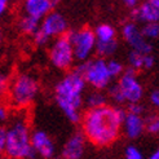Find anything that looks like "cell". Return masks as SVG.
I'll use <instances>...</instances> for the list:
<instances>
[{
	"label": "cell",
	"instance_id": "cell-1",
	"mask_svg": "<svg viewBox=\"0 0 159 159\" xmlns=\"http://www.w3.org/2000/svg\"><path fill=\"white\" fill-rule=\"evenodd\" d=\"M125 111L105 105L89 109L83 116V136L96 146H109L119 137Z\"/></svg>",
	"mask_w": 159,
	"mask_h": 159
},
{
	"label": "cell",
	"instance_id": "cell-2",
	"mask_svg": "<svg viewBox=\"0 0 159 159\" xmlns=\"http://www.w3.org/2000/svg\"><path fill=\"white\" fill-rule=\"evenodd\" d=\"M85 82L78 70L69 73L56 85V101L70 122L78 123L82 119L80 109L83 105V92Z\"/></svg>",
	"mask_w": 159,
	"mask_h": 159
},
{
	"label": "cell",
	"instance_id": "cell-3",
	"mask_svg": "<svg viewBox=\"0 0 159 159\" xmlns=\"http://www.w3.org/2000/svg\"><path fill=\"white\" fill-rule=\"evenodd\" d=\"M31 133L25 118L18 116L7 128V141L3 153L11 159H36V154L31 148Z\"/></svg>",
	"mask_w": 159,
	"mask_h": 159
},
{
	"label": "cell",
	"instance_id": "cell-4",
	"mask_svg": "<svg viewBox=\"0 0 159 159\" xmlns=\"http://www.w3.org/2000/svg\"><path fill=\"white\" fill-rule=\"evenodd\" d=\"M9 100L16 107L29 106L39 92V83L31 74H21L8 87Z\"/></svg>",
	"mask_w": 159,
	"mask_h": 159
},
{
	"label": "cell",
	"instance_id": "cell-5",
	"mask_svg": "<svg viewBox=\"0 0 159 159\" xmlns=\"http://www.w3.org/2000/svg\"><path fill=\"white\" fill-rule=\"evenodd\" d=\"M76 70L83 75L85 84L88 83L96 91L107 88L113 79L109 74L106 60L101 57L89 60L88 62L80 65Z\"/></svg>",
	"mask_w": 159,
	"mask_h": 159
},
{
	"label": "cell",
	"instance_id": "cell-6",
	"mask_svg": "<svg viewBox=\"0 0 159 159\" xmlns=\"http://www.w3.org/2000/svg\"><path fill=\"white\" fill-rule=\"evenodd\" d=\"M73 47L74 57L79 61H85L91 57V54L96 47V38L91 29H80L76 31H70L65 34Z\"/></svg>",
	"mask_w": 159,
	"mask_h": 159
},
{
	"label": "cell",
	"instance_id": "cell-7",
	"mask_svg": "<svg viewBox=\"0 0 159 159\" xmlns=\"http://www.w3.org/2000/svg\"><path fill=\"white\" fill-rule=\"evenodd\" d=\"M116 85L122 93L124 102L137 104V102L141 101L142 96H144V88H142L140 80L137 79L136 73L132 69L124 71L120 75V79H119Z\"/></svg>",
	"mask_w": 159,
	"mask_h": 159
},
{
	"label": "cell",
	"instance_id": "cell-8",
	"mask_svg": "<svg viewBox=\"0 0 159 159\" xmlns=\"http://www.w3.org/2000/svg\"><path fill=\"white\" fill-rule=\"evenodd\" d=\"M49 60L53 66L61 70L69 69L73 65L75 57H74L73 47H71L66 35L57 38V40L52 44L49 51Z\"/></svg>",
	"mask_w": 159,
	"mask_h": 159
},
{
	"label": "cell",
	"instance_id": "cell-9",
	"mask_svg": "<svg viewBox=\"0 0 159 159\" xmlns=\"http://www.w3.org/2000/svg\"><path fill=\"white\" fill-rule=\"evenodd\" d=\"M122 35L124 38V40L132 47V51L140 52L142 54H152L153 47L142 36L141 30L139 29L136 23L133 22L125 23L122 29Z\"/></svg>",
	"mask_w": 159,
	"mask_h": 159
},
{
	"label": "cell",
	"instance_id": "cell-10",
	"mask_svg": "<svg viewBox=\"0 0 159 159\" xmlns=\"http://www.w3.org/2000/svg\"><path fill=\"white\" fill-rule=\"evenodd\" d=\"M30 142H31V148L34 149V152L38 157H42L43 159H52L54 157L56 154L54 142L52 141V139L47 132L42 129L34 131L31 133Z\"/></svg>",
	"mask_w": 159,
	"mask_h": 159
},
{
	"label": "cell",
	"instance_id": "cell-11",
	"mask_svg": "<svg viewBox=\"0 0 159 159\" xmlns=\"http://www.w3.org/2000/svg\"><path fill=\"white\" fill-rule=\"evenodd\" d=\"M40 30L48 36L49 39L53 36H62L66 34L67 30V21L62 14L57 12H49L43 18Z\"/></svg>",
	"mask_w": 159,
	"mask_h": 159
},
{
	"label": "cell",
	"instance_id": "cell-12",
	"mask_svg": "<svg viewBox=\"0 0 159 159\" xmlns=\"http://www.w3.org/2000/svg\"><path fill=\"white\" fill-rule=\"evenodd\" d=\"M85 150V139L83 133H74L69 137L62 149L63 159H80Z\"/></svg>",
	"mask_w": 159,
	"mask_h": 159
},
{
	"label": "cell",
	"instance_id": "cell-13",
	"mask_svg": "<svg viewBox=\"0 0 159 159\" xmlns=\"http://www.w3.org/2000/svg\"><path fill=\"white\" fill-rule=\"evenodd\" d=\"M133 18L140 22L153 23L159 20V0H146L133 12Z\"/></svg>",
	"mask_w": 159,
	"mask_h": 159
},
{
	"label": "cell",
	"instance_id": "cell-14",
	"mask_svg": "<svg viewBox=\"0 0 159 159\" xmlns=\"http://www.w3.org/2000/svg\"><path fill=\"white\" fill-rule=\"evenodd\" d=\"M122 129L124 131L127 137L137 139L145 131V119L141 115L125 113V116H124L123 123H122Z\"/></svg>",
	"mask_w": 159,
	"mask_h": 159
},
{
	"label": "cell",
	"instance_id": "cell-15",
	"mask_svg": "<svg viewBox=\"0 0 159 159\" xmlns=\"http://www.w3.org/2000/svg\"><path fill=\"white\" fill-rule=\"evenodd\" d=\"M52 9L48 0H25V12L26 16L40 21Z\"/></svg>",
	"mask_w": 159,
	"mask_h": 159
},
{
	"label": "cell",
	"instance_id": "cell-16",
	"mask_svg": "<svg viewBox=\"0 0 159 159\" xmlns=\"http://www.w3.org/2000/svg\"><path fill=\"white\" fill-rule=\"evenodd\" d=\"M93 33H94V38H96V42H98V43H106V42L116 40L115 29L111 25H107V23L98 25Z\"/></svg>",
	"mask_w": 159,
	"mask_h": 159
},
{
	"label": "cell",
	"instance_id": "cell-17",
	"mask_svg": "<svg viewBox=\"0 0 159 159\" xmlns=\"http://www.w3.org/2000/svg\"><path fill=\"white\" fill-rule=\"evenodd\" d=\"M106 96L101 91H93L91 92L85 98V104L89 109H97L106 105Z\"/></svg>",
	"mask_w": 159,
	"mask_h": 159
},
{
	"label": "cell",
	"instance_id": "cell-18",
	"mask_svg": "<svg viewBox=\"0 0 159 159\" xmlns=\"http://www.w3.org/2000/svg\"><path fill=\"white\" fill-rule=\"evenodd\" d=\"M94 49L97 51V53L100 54L101 58L110 57V56H113L116 52L118 43H116V40L106 42V43H98V42H96V47H94Z\"/></svg>",
	"mask_w": 159,
	"mask_h": 159
},
{
	"label": "cell",
	"instance_id": "cell-19",
	"mask_svg": "<svg viewBox=\"0 0 159 159\" xmlns=\"http://www.w3.org/2000/svg\"><path fill=\"white\" fill-rule=\"evenodd\" d=\"M39 27H40V23H39V21L33 18V17H29V16L22 17L21 21H20V29L25 34L34 35L36 31L39 30Z\"/></svg>",
	"mask_w": 159,
	"mask_h": 159
},
{
	"label": "cell",
	"instance_id": "cell-20",
	"mask_svg": "<svg viewBox=\"0 0 159 159\" xmlns=\"http://www.w3.org/2000/svg\"><path fill=\"white\" fill-rule=\"evenodd\" d=\"M141 34L146 40H153L159 36V25L158 22H153V23H146V25L142 27Z\"/></svg>",
	"mask_w": 159,
	"mask_h": 159
},
{
	"label": "cell",
	"instance_id": "cell-21",
	"mask_svg": "<svg viewBox=\"0 0 159 159\" xmlns=\"http://www.w3.org/2000/svg\"><path fill=\"white\" fill-rule=\"evenodd\" d=\"M144 56L140 52H136V51H132L128 56V62L131 65V69L134 71V70H140L142 69V63H144Z\"/></svg>",
	"mask_w": 159,
	"mask_h": 159
},
{
	"label": "cell",
	"instance_id": "cell-22",
	"mask_svg": "<svg viewBox=\"0 0 159 159\" xmlns=\"http://www.w3.org/2000/svg\"><path fill=\"white\" fill-rule=\"evenodd\" d=\"M106 63H107V70L111 78H115L123 74L124 67L122 65V62H119L118 60H110V61H106Z\"/></svg>",
	"mask_w": 159,
	"mask_h": 159
},
{
	"label": "cell",
	"instance_id": "cell-23",
	"mask_svg": "<svg viewBox=\"0 0 159 159\" xmlns=\"http://www.w3.org/2000/svg\"><path fill=\"white\" fill-rule=\"evenodd\" d=\"M145 129L152 133V134H157L159 132V119L158 116H150L145 120Z\"/></svg>",
	"mask_w": 159,
	"mask_h": 159
},
{
	"label": "cell",
	"instance_id": "cell-24",
	"mask_svg": "<svg viewBox=\"0 0 159 159\" xmlns=\"http://www.w3.org/2000/svg\"><path fill=\"white\" fill-rule=\"evenodd\" d=\"M124 157H125V159H145L141 153V150L134 145H129L125 149Z\"/></svg>",
	"mask_w": 159,
	"mask_h": 159
},
{
	"label": "cell",
	"instance_id": "cell-25",
	"mask_svg": "<svg viewBox=\"0 0 159 159\" xmlns=\"http://www.w3.org/2000/svg\"><path fill=\"white\" fill-rule=\"evenodd\" d=\"M109 96H110V98L113 100L114 102H116V104H123V102H124L123 96H122V93H120V91H119L116 84L111 85L109 88Z\"/></svg>",
	"mask_w": 159,
	"mask_h": 159
},
{
	"label": "cell",
	"instance_id": "cell-26",
	"mask_svg": "<svg viewBox=\"0 0 159 159\" xmlns=\"http://www.w3.org/2000/svg\"><path fill=\"white\" fill-rule=\"evenodd\" d=\"M34 36V42L38 44V45H44V44H47L49 42V38L47 36L43 31L40 30V27H39V30L36 31V33L33 35Z\"/></svg>",
	"mask_w": 159,
	"mask_h": 159
},
{
	"label": "cell",
	"instance_id": "cell-27",
	"mask_svg": "<svg viewBox=\"0 0 159 159\" xmlns=\"http://www.w3.org/2000/svg\"><path fill=\"white\" fill-rule=\"evenodd\" d=\"M9 87V76L7 73L0 71V93H3L5 89H8Z\"/></svg>",
	"mask_w": 159,
	"mask_h": 159
},
{
	"label": "cell",
	"instance_id": "cell-28",
	"mask_svg": "<svg viewBox=\"0 0 159 159\" xmlns=\"http://www.w3.org/2000/svg\"><path fill=\"white\" fill-rule=\"evenodd\" d=\"M155 65V58L153 57V54H145L144 56V63H142V69H153Z\"/></svg>",
	"mask_w": 159,
	"mask_h": 159
},
{
	"label": "cell",
	"instance_id": "cell-29",
	"mask_svg": "<svg viewBox=\"0 0 159 159\" xmlns=\"http://www.w3.org/2000/svg\"><path fill=\"white\" fill-rule=\"evenodd\" d=\"M142 111H144V107L140 105V102H137V104H129L128 111H127V113H131V114H134V115H141Z\"/></svg>",
	"mask_w": 159,
	"mask_h": 159
},
{
	"label": "cell",
	"instance_id": "cell-30",
	"mask_svg": "<svg viewBox=\"0 0 159 159\" xmlns=\"http://www.w3.org/2000/svg\"><path fill=\"white\" fill-rule=\"evenodd\" d=\"M5 141H7V128L0 127V152H3L4 150Z\"/></svg>",
	"mask_w": 159,
	"mask_h": 159
},
{
	"label": "cell",
	"instance_id": "cell-31",
	"mask_svg": "<svg viewBox=\"0 0 159 159\" xmlns=\"http://www.w3.org/2000/svg\"><path fill=\"white\" fill-rule=\"evenodd\" d=\"M150 102H152V105L155 107L159 106V91L158 89H154L150 93Z\"/></svg>",
	"mask_w": 159,
	"mask_h": 159
},
{
	"label": "cell",
	"instance_id": "cell-32",
	"mask_svg": "<svg viewBox=\"0 0 159 159\" xmlns=\"http://www.w3.org/2000/svg\"><path fill=\"white\" fill-rule=\"evenodd\" d=\"M7 118H8V110H7V107L3 106V105H0V122L7 120Z\"/></svg>",
	"mask_w": 159,
	"mask_h": 159
},
{
	"label": "cell",
	"instance_id": "cell-33",
	"mask_svg": "<svg viewBox=\"0 0 159 159\" xmlns=\"http://www.w3.org/2000/svg\"><path fill=\"white\" fill-rule=\"evenodd\" d=\"M123 3L127 5V7H131V8H134L139 3L140 0H123Z\"/></svg>",
	"mask_w": 159,
	"mask_h": 159
},
{
	"label": "cell",
	"instance_id": "cell-34",
	"mask_svg": "<svg viewBox=\"0 0 159 159\" xmlns=\"http://www.w3.org/2000/svg\"><path fill=\"white\" fill-rule=\"evenodd\" d=\"M8 0H0V16H2L5 11V7H7Z\"/></svg>",
	"mask_w": 159,
	"mask_h": 159
},
{
	"label": "cell",
	"instance_id": "cell-35",
	"mask_svg": "<svg viewBox=\"0 0 159 159\" xmlns=\"http://www.w3.org/2000/svg\"><path fill=\"white\" fill-rule=\"evenodd\" d=\"M145 159H159V152L157 150V152H154L152 155H149V157L145 158Z\"/></svg>",
	"mask_w": 159,
	"mask_h": 159
},
{
	"label": "cell",
	"instance_id": "cell-36",
	"mask_svg": "<svg viewBox=\"0 0 159 159\" xmlns=\"http://www.w3.org/2000/svg\"><path fill=\"white\" fill-rule=\"evenodd\" d=\"M60 2H61V0H48V3L51 4V7H52V8H54L56 5H58V4H60Z\"/></svg>",
	"mask_w": 159,
	"mask_h": 159
},
{
	"label": "cell",
	"instance_id": "cell-37",
	"mask_svg": "<svg viewBox=\"0 0 159 159\" xmlns=\"http://www.w3.org/2000/svg\"><path fill=\"white\" fill-rule=\"evenodd\" d=\"M2 39H3V35H2V30H0V44H2Z\"/></svg>",
	"mask_w": 159,
	"mask_h": 159
}]
</instances>
